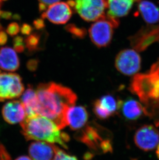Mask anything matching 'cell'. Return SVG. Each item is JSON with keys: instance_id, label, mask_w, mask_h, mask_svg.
<instances>
[{"instance_id": "cell-1", "label": "cell", "mask_w": 159, "mask_h": 160, "mask_svg": "<svg viewBox=\"0 0 159 160\" xmlns=\"http://www.w3.org/2000/svg\"><path fill=\"white\" fill-rule=\"evenodd\" d=\"M37 114L54 122L59 128L67 125L66 113L74 106L77 100L75 93L70 89L55 82L41 83L36 90Z\"/></svg>"}, {"instance_id": "cell-2", "label": "cell", "mask_w": 159, "mask_h": 160, "mask_svg": "<svg viewBox=\"0 0 159 160\" xmlns=\"http://www.w3.org/2000/svg\"><path fill=\"white\" fill-rule=\"evenodd\" d=\"M129 89L143 104L145 115L159 126V59L148 72L134 76Z\"/></svg>"}, {"instance_id": "cell-3", "label": "cell", "mask_w": 159, "mask_h": 160, "mask_svg": "<svg viewBox=\"0 0 159 160\" xmlns=\"http://www.w3.org/2000/svg\"><path fill=\"white\" fill-rule=\"evenodd\" d=\"M22 133L27 140L57 143L67 148L69 137L60 131V128L51 120L41 115H36L26 119L20 123Z\"/></svg>"}, {"instance_id": "cell-4", "label": "cell", "mask_w": 159, "mask_h": 160, "mask_svg": "<svg viewBox=\"0 0 159 160\" xmlns=\"http://www.w3.org/2000/svg\"><path fill=\"white\" fill-rule=\"evenodd\" d=\"M107 132L96 125H87L83 129L77 138L95 152H111L112 143Z\"/></svg>"}, {"instance_id": "cell-5", "label": "cell", "mask_w": 159, "mask_h": 160, "mask_svg": "<svg viewBox=\"0 0 159 160\" xmlns=\"http://www.w3.org/2000/svg\"><path fill=\"white\" fill-rule=\"evenodd\" d=\"M119 24L118 18L105 15L95 21L89 29V35L92 42L99 48L110 45L114 33V29Z\"/></svg>"}, {"instance_id": "cell-6", "label": "cell", "mask_w": 159, "mask_h": 160, "mask_svg": "<svg viewBox=\"0 0 159 160\" xmlns=\"http://www.w3.org/2000/svg\"><path fill=\"white\" fill-rule=\"evenodd\" d=\"M73 9L83 19L96 21L105 15L107 0H75Z\"/></svg>"}, {"instance_id": "cell-7", "label": "cell", "mask_w": 159, "mask_h": 160, "mask_svg": "<svg viewBox=\"0 0 159 160\" xmlns=\"http://www.w3.org/2000/svg\"><path fill=\"white\" fill-rule=\"evenodd\" d=\"M24 91V85L19 75L0 71V102L19 98Z\"/></svg>"}, {"instance_id": "cell-8", "label": "cell", "mask_w": 159, "mask_h": 160, "mask_svg": "<svg viewBox=\"0 0 159 160\" xmlns=\"http://www.w3.org/2000/svg\"><path fill=\"white\" fill-rule=\"evenodd\" d=\"M115 65L122 74L127 76L133 75L141 69V58L133 49H124L116 56Z\"/></svg>"}, {"instance_id": "cell-9", "label": "cell", "mask_w": 159, "mask_h": 160, "mask_svg": "<svg viewBox=\"0 0 159 160\" xmlns=\"http://www.w3.org/2000/svg\"><path fill=\"white\" fill-rule=\"evenodd\" d=\"M133 48L139 52L147 49L152 44L159 42V25H150L142 28L138 32L129 37Z\"/></svg>"}, {"instance_id": "cell-10", "label": "cell", "mask_w": 159, "mask_h": 160, "mask_svg": "<svg viewBox=\"0 0 159 160\" xmlns=\"http://www.w3.org/2000/svg\"><path fill=\"white\" fill-rule=\"evenodd\" d=\"M134 142L143 151L155 149L159 143V130L152 125H143L135 132Z\"/></svg>"}, {"instance_id": "cell-11", "label": "cell", "mask_w": 159, "mask_h": 160, "mask_svg": "<svg viewBox=\"0 0 159 160\" xmlns=\"http://www.w3.org/2000/svg\"><path fill=\"white\" fill-rule=\"evenodd\" d=\"M72 14V8L67 2H59L50 5L42 12L41 18L47 19L54 24H65L70 19Z\"/></svg>"}, {"instance_id": "cell-12", "label": "cell", "mask_w": 159, "mask_h": 160, "mask_svg": "<svg viewBox=\"0 0 159 160\" xmlns=\"http://www.w3.org/2000/svg\"><path fill=\"white\" fill-rule=\"evenodd\" d=\"M2 113L3 118L10 124H16L22 122L26 117V110L21 102H8L3 106Z\"/></svg>"}, {"instance_id": "cell-13", "label": "cell", "mask_w": 159, "mask_h": 160, "mask_svg": "<svg viewBox=\"0 0 159 160\" xmlns=\"http://www.w3.org/2000/svg\"><path fill=\"white\" fill-rule=\"evenodd\" d=\"M58 148L53 143L38 141L31 144L29 154L33 160H52Z\"/></svg>"}, {"instance_id": "cell-14", "label": "cell", "mask_w": 159, "mask_h": 160, "mask_svg": "<svg viewBox=\"0 0 159 160\" xmlns=\"http://www.w3.org/2000/svg\"><path fill=\"white\" fill-rule=\"evenodd\" d=\"M88 118V112L83 106H72L66 113L67 124L72 130L82 128L87 123Z\"/></svg>"}, {"instance_id": "cell-15", "label": "cell", "mask_w": 159, "mask_h": 160, "mask_svg": "<svg viewBox=\"0 0 159 160\" xmlns=\"http://www.w3.org/2000/svg\"><path fill=\"white\" fill-rule=\"evenodd\" d=\"M141 0H107V15L118 18L127 15L132 8L134 2Z\"/></svg>"}, {"instance_id": "cell-16", "label": "cell", "mask_w": 159, "mask_h": 160, "mask_svg": "<svg viewBox=\"0 0 159 160\" xmlns=\"http://www.w3.org/2000/svg\"><path fill=\"white\" fill-rule=\"evenodd\" d=\"M20 61L16 52L9 47L0 49V68L7 71L14 72L18 70Z\"/></svg>"}, {"instance_id": "cell-17", "label": "cell", "mask_w": 159, "mask_h": 160, "mask_svg": "<svg viewBox=\"0 0 159 160\" xmlns=\"http://www.w3.org/2000/svg\"><path fill=\"white\" fill-rule=\"evenodd\" d=\"M119 109L123 116L129 120L137 119L143 114H145L143 105L132 98L127 99L124 102L120 101Z\"/></svg>"}, {"instance_id": "cell-18", "label": "cell", "mask_w": 159, "mask_h": 160, "mask_svg": "<svg viewBox=\"0 0 159 160\" xmlns=\"http://www.w3.org/2000/svg\"><path fill=\"white\" fill-rule=\"evenodd\" d=\"M138 12L145 22L148 24H153L159 20V8L148 1H142L138 4Z\"/></svg>"}, {"instance_id": "cell-19", "label": "cell", "mask_w": 159, "mask_h": 160, "mask_svg": "<svg viewBox=\"0 0 159 160\" xmlns=\"http://www.w3.org/2000/svg\"><path fill=\"white\" fill-rule=\"evenodd\" d=\"M21 102L24 106L27 117L38 115L37 96L36 91L31 87H29L26 91L23 93Z\"/></svg>"}, {"instance_id": "cell-20", "label": "cell", "mask_w": 159, "mask_h": 160, "mask_svg": "<svg viewBox=\"0 0 159 160\" xmlns=\"http://www.w3.org/2000/svg\"><path fill=\"white\" fill-rule=\"evenodd\" d=\"M100 106L112 116L119 110L120 101H117L113 95H104L96 100Z\"/></svg>"}, {"instance_id": "cell-21", "label": "cell", "mask_w": 159, "mask_h": 160, "mask_svg": "<svg viewBox=\"0 0 159 160\" xmlns=\"http://www.w3.org/2000/svg\"><path fill=\"white\" fill-rule=\"evenodd\" d=\"M41 35L38 33H34L30 34L24 41L26 48L31 52L38 50L41 42Z\"/></svg>"}, {"instance_id": "cell-22", "label": "cell", "mask_w": 159, "mask_h": 160, "mask_svg": "<svg viewBox=\"0 0 159 160\" xmlns=\"http://www.w3.org/2000/svg\"><path fill=\"white\" fill-rule=\"evenodd\" d=\"M65 29L72 36L78 38H83L86 35L87 31L84 28H80L74 24H69L67 25Z\"/></svg>"}, {"instance_id": "cell-23", "label": "cell", "mask_w": 159, "mask_h": 160, "mask_svg": "<svg viewBox=\"0 0 159 160\" xmlns=\"http://www.w3.org/2000/svg\"><path fill=\"white\" fill-rule=\"evenodd\" d=\"M93 110L94 113L98 118L100 119H107L110 118L111 115L108 112L104 110L102 107L100 106L97 101H96L94 103Z\"/></svg>"}, {"instance_id": "cell-24", "label": "cell", "mask_w": 159, "mask_h": 160, "mask_svg": "<svg viewBox=\"0 0 159 160\" xmlns=\"http://www.w3.org/2000/svg\"><path fill=\"white\" fill-rule=\"evenodd\" d=\"M14 48L16 52L18 53H21L24 52L25 49V44L24 41L21 36H17L14 38L13 40Z\"/></svg>"}, {"instance_id": "cell-25", "label": "cell", "mask_w": 159, "mask_h": 160, "mask_svg": "<svg viewBox=\"0 0 159 160\" xmlns=\"http://www.w3.org/2000/svg\"><path fill=\"white\" fill-rule=\"evenodd\" d=\"M53 160H78L77 158L66 153L65 152L57 148Z\"/></svg>"}, {"instance_id": "cell-26", "label": "cell", "mask_w": 159, "mask_h": 160, "mask_svg": "<svg viewBox=\"0 0 159 160\" xmlns=\"http://www.w3.org/2000/svg\"><path fill=\"white\" fill-rule=\"evenodd\" d=\"M20 30L19 24L16 22H12L8 24L6 28V32L8 34L11 36H14L16 35Z\"/></svg>"}, {"instance_id": "cell-27", "label": "cell", "mask_w": 159, "mask_h": 160, "mask_svg": "<svg viewBox=\"0 0 159 160\" xmlns=\"http://www.w3.org/2000/svg\"><path fill=\"white\" fill-rule=\"evenodd\" d=\"M60 1V0H38L39 2V12H44L50 5L59 2Z\"/></svg>"}, {"instance_id": "cell-28", "label": "cell", "mask_w": 159, "mask_h": 160, "mask_svg": "<svg viewBox=\"0 0 159 160\" xmlns=\"http://www.w3.org/2000/svg\"><path fill=\"white\" fill-rule=\"evenodd\" d=\"M20 30H21V33L23 35H29L33 31V28L30 24L24 23L21 27Z\"/></svg>"}, {"instance_id": "cell-29", "label": "cell", "mask_w": 159, "mask_h": 160, "mask_svg": "<svg viewBox=\"0 0 159 160\" xmlns=\"http://www.w3.org/2000/svg\"><path fill=\"white\" fill-rule=\"evenodd\" d=\"M33 25H34L35 28L37 29V30L42 29L45 27V24L44 22V19L42 18L35 20L34 22H33Z\"/></svg>"}, {"instance_id": "cell-30", "label": "cell", "mask_w": 159, "mask_h": 160, "mask_svg": "<svg viewBox=\"0 0 159 160\" xmlns=\"http://www.w3.org/2000/svg\"><path fill=\"white\" fill-rule=\"evenodd\" d=\"M38 65V61L35 59H32L27 62V67L31 71H34L36 70Z\"/></svg>"}, {"instance_id": "cell-31", "label": "cell", "mask_w": 159, "mask_h": 160, "mask_svg": "<svg viewBox=\"0 0 159 160\" xmlns=\"http://www.w3.org/2000/svg\"><path fill=\"white\" fill-rule=\"evenodd\" d=\"M7 41V35L3 30L0 31V45H4Z\"/></svg>"}, {"instance_id": "cell-32", "label": "cell", "mask_w": 159, "mask_h": 160, "mask_svg": "<svg viewBox=\"0 0 159 160\" xmlns=\"http://www.w3.org/2000/svg\"><path fill=\"white\" fill-rule=\"evenodd\" d=\"M12 14L11 12L2 11L0 18H3L4 19L9 20L11 19V18H12Z\"/></svg>"}, {"instance_id": "cell-33", "label": "cell", "mask_w": 159, "mask_h": 160, "mask_svg": "<svg viewBox=\"0 0 159 160\" xmlns=\"http://www.w3.org/2000/svg\"><path fill=\"white\" fill-rule=\"evenodd\" d=\"M15 160H32L30 158L28 157L27 156H21L20 157L18 158Z\"/></svg>"}, {"instance_id": "cell-34", "label": "cell", "mask_w": 159, "mask_h": 160, "mask_svg": "<svg viewBox=\"0 0 159 160\" xmlns=\"http://www.w3.org/2000/svg\"><path fill=\"white\" fill-rule=\"evenodd\" d=\"M157 147V148L156 150L157 156V157H158V159H159V143Z\"/></svg>"}, {"instance_id": "cell-35", "label": "cell", "mask_w": 159, "mask_h": 160, "mask_svg": "<svg viewBox=\"0 0 159 160\" xmlns=\"http://www.w3.org/2000/svg\"><path fill=\"white\" fill-rule=\"evenodd\" d=\"M3 27H2V24L0 23V31H1L3 30Z\"/></svg>"}, {"instance_id": "cell-36", "label": "cell", "mask_w": 159, "mask_h": 160, "mask_svg": "<svg viewBox=\"0 0 159 160\" xmlns=\"http://www.w3.org/2000/svg\"><path fill=\"white\" fill-rule=\"evenodd\" d=\"M2 4V0H0V8L1 7Z\"/></svg>"}, {"instance_id": "cell-37", "label": "cell", "mask_w": 159, "mask_h": 160, "mask_svg": "<svg viewBox=\"0 0 159 160\" xmlns=\"http://www.w3.org/2000/svg\"><path fill=\"white\" fill-rule=\"evenodd\" d=\"M2 1H7V0H2Z\"/></svg>"}]
</instances>
